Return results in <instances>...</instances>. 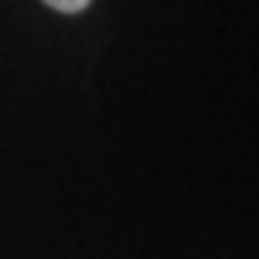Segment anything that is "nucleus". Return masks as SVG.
I'll return each instance as SVG.
<instances>
[{
	"label": "nucleus",
	"instance_id": "nucleus-1",
	"mask_svg": "<svg viewBox=\"0 0 259 259\" xmlns=\"http://www.w3.org/2000/svg\"><path fill=\"white\" fill-rule=\"evenodd\" d=\"M47 6H52V9H58V12H66V15H72V12H81V9H87L93 0H44Z\"/></svg>",
	"mask_w": 259,
	"mask_h": 259
}]
</instances>
